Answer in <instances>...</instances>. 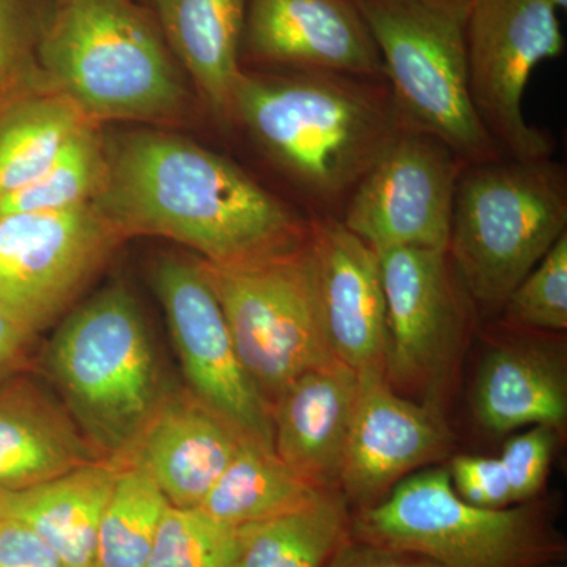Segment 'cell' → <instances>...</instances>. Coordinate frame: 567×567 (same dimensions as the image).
<instances>
[{
  "mask_svg": "<svg viewBox=\"0 0 567 567\" xmlns=\"http://www.w3.org/2000/svg\"><path fill=\"white\" fill-rule=\"evenodd\" d=\"M106 178L93 204L125 238L162 237L207 262L241 265L300 248L311 216L226 156L162 130L104 140Z\"/></svg>",
  "mask_w": 567,
  "mask_h": 567,
  "instance_id": "obj_1",
  "label": "cell"
},
{
  "mask_svg": "<svg viewBox=\"0 0 567 567\" xmlns=\"http://www.w3.org/2000/svg\"><path fill=\"white\" fill-rule=\"evenodd\" d=\"M229 123L303 194L311 216L334 218L405 130L386 81L317 70L244 69Z\"/></svg>",
  "mask_w": 567,
  "mask_h": 567,
  "instance_id": "obj_2",
  "label": "cell"
},
{
  "mask_svg": "<svg viewBox=\"0 0 567 567\" xmlns=\"http://www.w3.org/2000/svg\"><path fill=\"white\" fill-rule=\"evenodd\" d=\"M35 55L47 89L96 125L164 123L188 107L181 63L140 0H41Z\"/></svg>",
  "mask_w": 567,
  "mask_h": 567,
  "instance_id": "obj_3",
  "label": "cell"
},
{
  "mask_svg": "<svg viewBox=\"0 0 567 567\" xmlns=\"http://www.w3.org/2000/svg\"><path fill=\"white\" fill-rule=\"evenodd\" d=\"M44 365L85 439L118 464L171 390L140 305L117 282L62 320Z\"/></svg>",
  "mask_w": 567,
  "mask_h": 567,
  "instance_id": "obj_4",
  "label": "cell"
},
{
  "mask_svg": "<svg viewBox=\"0 0 567 567\" xmlns=\"http://www.w3.org/2000/svg\"><path fill=\"white\" fill-rule=\"evenodd\" d=\"M567 233V178L548 159L470 164L458 178L447 256L470 300L503 309Z\"/></svg>",
  "mask_w": 567,
  "mask_h": 567,
  "instance_id": "obj_5",
  "label": "cell"
},
{
  "mask_svg": "<svg viewBox=\"0 0 567 567\" xmlns=\"http://www.w3.org/2000/svg\"><path fill=\"white\" fill-rule=\"evenodd\" d=\"M382 59L405 130L431 134L462 162L503 158L473 106L466 11L456 0H353Z\"/></svg>",
  "mask_w": 567,
  "mask_h": 567,
  "instance_id": "obj_6",
  "label": "cell"
},
{
  "mask_svg": "<svg viewBox=\"0 0 567 567\" xmlns=\"http://www.w3.org/2000/svg\"><path fill=\"white\" fill-rule=\"evenodd\" d=\"M350 535L415 551L443 567H537L557 561L563 550L539 509L470 505L445 468L399 481L382 502L354 514Z\"/></svg>",
  "mask_w": 567,
  "mask_h": 567,
  "instance_id": "obj_7",
  "label": "cell"
},
{
  "mask_svg": "<svg viewBox=\"0 0 567 567\" xmlns=\"http://www.w3.org/2000/svg\"><path fill=\"white\" fill-rule=\"evenodd\" d=\"M308 241L249 264L199 257L238 357L270 406L297 377L338 361L320 322Z\"/></svg>",
  "mask_w": 567,
  "mask_h": 567,
  "instance_id": "obj_8",
  "label": "cell"
},
{
  "mask_svg": "<svg viewBox=\"0 0 567 567\" xmlns=\"http://www.w3.org/2000/svg\"><path fill=\"white\" fill-rule=\"evenodd\" d=\"M468 85L477 117L509 158L536 162L554 140L525 121L524 95L540 62L565 51L550 0H472L466 11Z\"/></svg>",
  "mask_w": 567,
  "mask_h": 567,
  "instance_id": "obj_9",
  "label": "cell"
},
{
  "mask_svg": "<svg viewBox=\"0 0 567 567\" xmlns=\"http://www.w3.org/2000/svg\"><path fill=\"white\" fill-rule=\"evenodd\" d=\"M126 240L95 204L0 218V311L39 334Z\"/></svg>",
  "mask_w": 567,
  "mask_h": 567,
  "instance_id": "obj_10",
  "label": "cell"
},
{
  "mask_svg": "<svg viewBox=\"0 0 567 567\" xmlns=\"http://www.w3.org/2000/svg\"><path fill=\"white\" fill-rule=\"evenodd\" d=\"M152 282L181 358L186 388L238 431L274 447L271 406L246 372L199 257L164 254Z\"/></svg>",
  "mask_w": 567,
  "mask_h": 567,
  "instance_id": "obj_11",
  "label": "cell"
},
{
  "mask_svg": "<svg viewBox=\"0 0 567 567\" xmlns=\"http://www.w3.org/2000/svg\"><path fill=\"white\" fill-rule=\"evenodd\" d=\"M466 166L431 134L404 130L364 175L339 219L377 252L447 251L454 196Z\"/></svg>",
  "mask_w": 567,
  "mask_h": 567,
  "instance_id": "obj_12",
  "label": "cell"
},
{
  "mask_svg": "<svg viewBox=\"0 0 567 567\" xmlns=\"http://www.w3.org/2000/svg\"><path fill=\"white\" fill-rule=\"evenodd\" d=\"M385 289L386 379L435 399L461 347L468 298L447 251L379 252Z\"/></svg>",
  "mask_w": 567,
  "mask_h": 567,
  "instance_id": "obj_13",
  "label": "cell"
},
{
  "mask_svg": "<svg viewBox=\"0 0 567 567\" xmlns=\"http://www.w3.org/2000/svg\"><path fill=\"white\" fill-rule=\"evenodd\" d=\"M309 254L328 346L358 375H386L388 319L379 252L334 216H311Z\"/></svg>",
  "mask_w": 567,
  "mask_h": 567,
  "instance_id": "obj_14",
  "label": "cell"
},
{
  "mask_svg": "<svg viewBox=\"0 0 567 567\" xmlns=\"http://www.w3.org/2000/svg\"><path fill=\"white\" fill-rule=\"evenodd\" d=\"M385 80L353 0H246L241 61Z\"/></svg>",
  "mask_w": 567,
  "mask_h": 567,
  "instance_id": "obj_15",
  "label": "cell"
},
{
  "mask_svg": "<svg viewBox=\"0 0 567 567\" xmlns=\"http://www.w3.org/2000/svg\"><path fill=\"white\" fill-rule=\"evenodd\" d=\"M360 377L341 484L358 511L382 502L417 466L446 450L447 431L435 406L395 393L385 374Z\"/></svg>",
  "mask_w": 567,
  "mask_h": 567,
  "instance_id": "obj_16",
  "label": "cell"
},
{
  "mask_svg": "<svg viewBox=\"0 0 567 567\" xmlns=\"http://www.w3.org/2000/svg\"><path fill=\"white\" fill-rule=\"evenodd\" d=\"M246 436L188 388H171L121 464L134 466L175 507H199Z\"/></svg>",
  "mask_w": 567,
  "mask_h": 567,
  "instance_id": "obj_17",
  "label": "cell"
},
{
  "mask_svg": "<svg viewBox=\"0 0 567 567\" xmlns=\"http://www.w3.org/2000/svg\"><path fill=\"white\" fill-rule=\"evenodd\" d=\"M360 377L336 361L289 383L271 404L275 453L322 491L341 484Z\"/></svg>",
  "mask_w": 567,
  "mask_h": 567,
  "instance_id": "obj_18",
  "label": "cell"
},
{
  "mask_svg": "<svg viewBox=\"0 0 567 567\" xmlns=\"http://www.w3.org/2000/svg\"><path fill=\"white\" fill-rule=\"evenodd\" d=\"M104 458L32 372L0 383V492L25 491Z\"/></svg>",
  "mask_w": 567,
  "mask_h": 567,
  "instance_id": "obj_19",
  "label": "cell"
},
{
  "mask_svg": "<svg viewBox=\"0 0 567 567\" xmlns=\"http://www.w3.org/2000/svg\"><path fill=\"white\" fill-rule=\"evenodd\" d=\"M182 70L216 118L230 122L246 0H148Z\"/></svg>",
  "mask_w": 567,
  "mask_h": 567,
  "instance_id": "obj_20",
  "label": "cell"
},
{
  "mask_svg": "<svg viewBox=\"0 0 567 567\" xmlns=\"http://www.w3.org/2000/svg\"><path fill=\"white\" fill-rule=\"evenodd\" d=\"M122 466L99 458L14 492L9 517L28 525L66 567H96L100 527Z\"/></svg>",
  "mask_w": 567,
  "mask_h": 567,
  "instance_id": "obj_21",
  "label": "cell"
},
{
  "mask_svg": "<svg viewBox=\"0 0 567 567\" xmlns=\"http://www.w3.org/2000/svg\"><path fill=\"white\" fill-rule=\"evenodd\" d=\"M475 412L492 434L527 425L559 427L567 416L565 365L533 342L496 347L477 375Z\"/></svg>",
  "mask_w": 567,
  "mask_h": 567,
  "instance_id": "obj_22",
  "label": "cell"
},
{
  "mask_svg": "<svg viewBox=\"0 0 567 567\" xmlns=\"http://www.w3.org/2000/svg\"><path fill=\"white\" fill-rule=\"evenodd\" d=\"M324 492L298 476L275 450L245 440L199 507L238 528L312 505Z\"/></svg>",
  "mask_w": 567,
  "mask_h": 567,
  "instance_id": "obj_23",
  "label": "cell"
},
{
  "mask_svg": "<svg viewBox=\"0 0 567 567\" xmlns=\"http://www.w3.org/2000/svg\"><path fill=\"white\" fill-rule=\"evenodd\" d=\"M352 517L338 491L284 516L235 528L227 567H327L350 535Z\"/></svg>",
  "mask_w": 567,
  "mask_h": 567,
  "instance_id": "obj_24",
  "label": "cell"
},
{
  "mask_svg": "<svg viewBox=\"0 0 567 567\" xmlns=\"http://www.w3.org/2000/svg\"><path fill=\"white\" fill-rule=\"evenodd\" d=\"M87 117L65 96L40 89L0 110V197L39 177Z\"/></svg>",
  "mask_w": 567,
  "mask_h": 567,
  "instance_id": "obj_25",
  "label": "cell"
},
{
  "mask_svg": "<svg viewBox=\"0 0 567 567\" xmlns=\"http://www.w3.org/2000/svg\"><path fill=\"white\" fill-rule=\"evenodd\" d=\"M106 178L104 136L89 123L31 183L0 197V218L21 213L69 210L91 204Z\"/></svg>",
  "mask_w": 567,
  "mask_h": 567,
  "instance_id": "obj_26",
  "label": "cell"
},
{
  "mask_svg": "<svg viewBox=\"0 0 567 567\" xmlns=\"http://www.w3.org/2000/svg\"><path fill=\"white\" fill-rule=\"evenodd\" d=\"M167 506L151 477L123 465L100 527L96 567H145Z\"/></svg>",
  "mask_w": 567,
  "mask_h": 567,
  "instance_id": "obj_27",
  "label": "cell"
},
{
  "mask_svg": "<svg viewBox=\"0 0 567 567\" xmlns=\"http://www.w3.org/2000/svg\"><path fill=\"white\" fill-rule=\"evenodd\" d=\"M235 528L200 507L167 506L156 529L145 567H227Z\"/></svg>",
  "mask_w": 567,
  "mask_h": 567,
  "instance_id": "obj_28",
  "label": "cell"
},
{
  "mask_svg": "<svg viewBox=\"0 0 567 567\" xmlns=\"http://www.w3.org/2000/svg\"><path fill=\"white\" fill-rule=\"evenodd\" d=\"M506 322L529 330L567 328V233L507 297Z\"/></svg>",
  "mask_w": 567,
  "mask_h": 567,
  "instance_id": "obj_29",
  "label": "cell"
},
{
  "mask_svg": "<svg viewBox=\"0 0 567 567\" xmlns=\"http://www.w3.org/2000/svg\"><path fill=\"white\" fill-rule=\"evenodd\" d=\"M41 0H0V110L47 89L37 63Z\"/></svg>",
  "mask_w": 567,
  "mask_h": 567,
  "instance_id": "obj_30",
  "label": "cell"
},
{
  "mask_svg": "<svg viewBox=\"0 0 567 567\" xmlns=\"http://www.w3.org/2000/svg\"><path fill=\"white\" fill-rule=\"evenodd\" d=\"M557 434L548 425H532L507 440L503 446L502 462L514 505L535 498L546 484L551 457H554Z\"/></svg>",
  "mask_w": 567,
  "mask_h": 567,
  "instance_id": "obj_31",
  "label": "cell"
},
{
  "mask_svg": "<svg viewBox=\"0 0 567 567\" xmlns=\"http://www.w3.org/2000/svg\"><path fill=\"white\" fill-rule=\"evenodd\" d=\"M447 472L454 491L470 505L484 509H505L514 505L498 457L458 456Z\"/></svg>",
  "mask_w": 567,
  "mask_h": 567,
  "instance_id": "obj_32",
  "label": "cell"
},
{
  "mask_svg": "<svg viewBox=\"0 0 567 567\" xmlns=\"http://www.w3.org/2000/svg\"><path fill=\"white\" fill-rule=\"evenodd\" d=\"M0 567H66L28 525L13 517L0 520Z\"/></svg>",
  "mask_w": 567,
  "mask_h": 567,
  "instance_id": "obj_33",
  "label": "cell"
},
{
  "mask_svg": "<svg viewBox=\"0 0 567 567\" xmlns=\"http://www.w3.org/2000/svg\"><path fill=\"white\" fill-rule=\"evenodd\" d=\"M327 567H443L434 559L415 554V551L401 550L380 546L357 539L352 535L342 540L336 548L333 557Z\"/></svg>",
  "mask_w": 567,
  "mask_h": 567,
  "instance_id": "obj_34",
  "label": "cell"
},
{
  "mask_svg": "<svg viewBox=\"0 0 567 567\" xmlns=\"http://www.w3.org/2000/svg\"><path fill=\"white\" fill-rule=\"evenodd\" d=\"M37 334L0 311V383L32 372Z\"/></svg>",
  "mask_w": 567,
  "mask_h": 567,
  "instance_id": "obj_35",
  "label": "cell"
},
{
  "mask_svg": "<svg viewBox=\"0 0 567 567\" xmlns=\"http://www.w3.org/2000/svg\"><path fill=\"white\" fill-rule=\"evenodd\" d=\"M11 494L10 492H0V520L9 517Z\"/></svg>",
  "mask_w": 567,
  "mask_h": 567,
  "instance_id": "obj_36",
  "label": "cell"
},
{
  "mask_svg": "<svg viewBox=\"0 0 567 567\" xmlns=\"http://www.w3.org/2000/svg\"><path fill=\"white\" fill-rule=\"evenodd\" d=\"M551 3H554L555 7H557V10H566L567 9V0H550Z\"/></svg>",
  "mask_w": 567,
  "mask_h": 567,
  "instance_id": "obj_37",
  "label": "cell"
},
{
  "mask_svg": "<svg viewBox=\"0 0 567 567\" xmlns=\"http://www.w3.org/2000/svg\"><path fill=\"white\" fill-rule=\"evenodd\" d=\"M537 567H567V566L561 565V563H559V561H550V563H546V565H540Z\"/></svg>",
  "mask_w": 567,
  "mask_h": 567,
  "instance_id": "obj_38",
  "label": "cell"
},
{
  "mask_svg": "<svg viewBox=\"0 0 567 567\" xmlns=\"http://www.w3.org/2000/svg\"><path fill=\"white\" fill-rule=\"evenodd\" d=\"M458 3H464V6L468 7L472 3V0H456Z\"/></svg>",
  "mask_w": 567,
  "mask_h": 567,
  "instance_id": "obj_39",
  "label": "cell"
},
{
  "mask_svg": "<svg viewBox=\"0 0 567 567\" xmlns=\"http://www.w3.org/2000/svg\"><path fill=\"white\" fill-rule=\"evenodd\" d=\"M140 2L148 3V0H140Z\"/></svg>",
  "mask_w": 567,
  "mask_h": 567,
  "instance_id": "obj_40",
  "label": "cell"
}]
</instances>
